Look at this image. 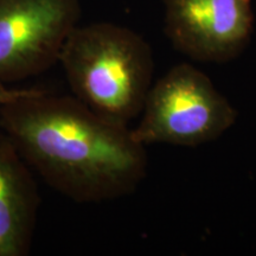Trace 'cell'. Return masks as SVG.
<instances>
[{"label":"cell","mask_w":256,"mask_h":256,"mask_svg":"<svg viewBox=\"0 0 256 256\" xmlns=\"http://www.w3.org/2000/svg\"><path fill=\"white\" fill-rule=\"evenodd\" d=\"M0 130L32 171L78 204L127 196L146 176V146L132 130L104 119L75 96L34 89L2 108Z\"/></svg>","instance_id":"obj_1"},{"label":"cell","mask_w":256,"mask_h":256,"mask_svg":"<svg viewBox=\"0 0 256 256\" xmlns=\"http://www.w3.org/2000/svg\"><path fill=\"white\" fill-rule=\"evenodd\" d=\"M58 63L74 96L106 120L128 126L152 87L151 48L136 32L110 23L78 25Z\"/></svg>","instance_id":"obj_2"},{"label":"cell","mask_w":256,"mask_h":256,"mask_svg":"<svg viewBox=\"0 0 256 256\" xmlns=\"http://www.w3.org/2000/svg\"><path fill=\"white\" fill-rule=\"evenodd\" d=\"M133 136L144 146L194 147L220 138L238 113L211 80L191 64H179L152 84Z\"/></svg>","instance_id":"obj_3"},{"label":"cell","mask_w":256,"mask_h":256,"mask_svg":"<svg viewBox=\"0 0 256 256\" xmlns=\"http://www.w3.org/2000/svg\"><path fill=\"white\" fill-rule=\"evenodd\" d=\"M80 16V0H0V81H22L58 63Z\"/></svg>","instance_id":"obj_4"},{"label":"cell","mask_w":256,"mask_h":256,"mask_svg":"<svg viewBox=\"0 0 256 256\" xmlns=\"http://www.w3.org/2000/svg\"><path fill=\"white\" fill-rule=\"evenodd\" d=\"M166 34L176 49L200 62L223 63L247 46L250 0H165Z\"/></svg>","instance_id":"obj_5"},{"label":"cell","mask_w":256,"mask_h":256,"mask_svg":"<svg viewBox=\"0 0 256 256\" xmlns=\"http://www.w3.org/2000/svg\"><path fill=\"white\" fill-rule=\"evenodd\" d=\"M40 203L32 170L0 130V256L30 254Z\"/></svg>","instance_id":"obj_6"},{"label":"cell","mask_w":256,"mask_h":256,"mask_svg":"<svg viewBox=\"0 0 256 256\" xmlns=\"http://www.w3.org/2000/svg\"><path fill=\"white\" fill-rule=\"evenodd\" d=\"M34 89H12L8 88V84L0 81V113L2 108L10 102L17 100L19 98L30 94Z\"/></svg>","instance_id":"obj_7"}]
</instances>
